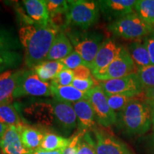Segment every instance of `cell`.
<instances>
[{
  "instance_id": "obj_1",
  "label": "cell",
  "mask_w": 154,
  "mask_h": 154,
  "mask_svg": "<svg viewBox=\"0 0 154 154\" xmlns=\"http://www.w3.org/2000/svg\"><path fill=\"white\" fill-rule=\"evenodd\" d=\"M59 29L48 25L26 24L19 31L20 43L24 49V64L32 69L46 60Z\"/></svg>"
},
{
  "instance_id": "obj_2",
  "label": "cell",
  "mask_w": 154,
  "mask_h": 154,
  "mask_svg": "<svg viewBox=\"0 0 154 154\" xmlns=\"http://www.w3.org/2000/svg\"><path fill=\"white\" fill-rule=\"evenodd\" d=\"M143 94L128 103L117 113L119 128L130 136L143 135L152 126L151 113L149 105L146 103Z\"/></svg>"
},
{
  "instance_id": "obj_3",
  "label": "cell",
  "mask_w": 154,
  "mask_h": 154,
  "mask_svg": "<svg viewBox=\"0 0 154 154\" xmlns=\"http://www.w3.org/2000/svg\"><path fill=\"white\" fill-rule=\"evenodd\" d=\"M99 15V1H69V9L65 15V27L71 26L87 29L97 22Z\"/></svg>"
},
{
  "instance_id": "obj_4",
  "label": "cell",
  "mask_w": 154,
  "mask_h": 154,
  "mask_svg": "<svg viewBox=\"0 0 154 154\" xmlns=\"http://www.w3.org/2000/svg\"><path fill=\"white\" fill-rule=\"evenodd\" d=\"M113 35L126 40L142 39L154 31V26L147 24L136 12L115 19L108 26Z\"/></svg>"
},
{
  "instance_id": "obj_5",
  "label": "cell",
  "mask_w": 154,
  "mask_h": 154,
  "mask_svg": "<svg viewBox=\"0 0 154 154\" xmlns=\"http://www.w3.org/2000/svg\"><path fill=\"white\" fill-rule=\"evenodd\" d=\"M86 95L93 108L96 122L100 126L109 128L116 124L117 113L109 106L107 96L99 84L86 92Z\"/></svg>"
},
{
  "instance_id": "obj_6",
  "label": "cell",
  "mask_w": 154,
  "mask_h": 154,
  "mask_svg": "<svg viewBox=\"0 0 154 154\" xmlns=\"http://www.w3.org/2000/svg\"><path fill=\"white\" fill-rule=\"evenodd\" d=\"M137 67L126 48H121L119 55L106 68L93 75L96 80L99 82L115 79L136 73Z\"/></svg>"
},
{
  "instance_id": "obj_7",
  "label": "cell",
  "mask_w": 154,
  "mask_h": 154,
  "mask_svg": "<svg viewBox=\"0 0 154 154\" xmlns=\"http://www.w3.org/2000/svg\"><path fill=\"white\" fill-rule=\"evenodd\" d=\"M51 83L43 82L34 70H24L13 94L14 99L23 96H52Z\"/></svg>"
},
{
  "instance_id": "obj_8",
  "label": "cell",
  "mask_w": 154,
  "mask_h": 154,
  "mask_svg": "<svg viewBox=\"0 0 154 154\" xmlns=\"http://www.w3.org/2000/svg\"><path fill=\"white\" fill-rule=\"evenodd\" d=\"M99 85L106 96L114 94L139 96L144 92L136 73L121 78L100 82Z\"/></svg>"
},
{
  "instance_id": "obj_9",
  "label": "cell",
  "mask_w": 154,
  "mask_h": 154,
  "mask_svg": "<svg viewBox=\"0 0 154 154\" xmlns=\"http://www.w3.org/2000/svg\"><path fill=\"white\" fill-rule=\"evenodd\" d=\"M74 51L81 56L84 65L89 68L103 44V36L98 33L86 34L77 36H71Z\"/></svg>"
},
{
  "instance_id": "obj_10",
  "label": "cell",
  "mask_w": 154,
  "mask_h": 154,
  "mask_svg": "<svg viewBox=\"0 0 154 154\" xmlns=\"http://www.w3.org/2000/svg\"><path fill=\"white\" fill-rule=\"evenodd\" d=\"M94 134L97 154H135L124 141L106 131L95 128Z\"/></svg>"
},
{
  "instance_id": "obj_11",
  "label": "cell",
  "mask_w": 154,
  "mask_h": 154,
  "mask_svg": "<svg viewBox=\"0 0 154 154\" xmlns=\"http://www.w3.org/2000/svg\"><path fill=\"white\" fill-rule=\"evenodd\" d=\"M53 106L55 124L65 135L69 134L77 127V119L72 103L54 99Z\"/></svg>"
},
{
  "instance_id": "obj_12",
  "label": "cell",
  "mask_w": 154,
  "mask_h": 154,
  "mask_svg": "<svg viewBox=\"0 0 154 154\" xmlns=\"http://www.w3.org/2000/svg\"><path fill=\"white\" fill-rule=\"evenodd\" d=\"M23 113L25 118L42 126L49 127L55 124L53 106L51 101H38L29 105Z\"/></svg>"
},
{
  "instance_id": "obj_13",
  "label": "cell",
  "mask_w": 154,
  "mask_h": 154,
  "mask_svg": "<svg viewBox=\"0 0 154 154\" xmlns=\"http://www.w3.org/2000/svg\"><path fill=\"white\" fill-rule=\"evenodd\" d=\"M100 11L107 19H115L134 12L136 0H103L99 1Z\"/></svg>"
},
{
  "instance_id": "obj_14",
  "label": "cell",
  "mask_w": 154,
  "mask_h": 154,
  "mask_svg": "<svg viewBox=\"0 0 154 154\" xmlns=\"http://www.w3.org/2000/svg\"><path fill=\"white\" fill-rule=\"evenodd\" d=\"M121 48V46L118 45L112 39L109 38L104 40L96 56L94 62L89 67L92 76L109 66L120 53Z\"/></svg>"
},
{
  "instance_id": "obj_15",
  "label": "cell",
  "mask_w": 154,
  "mask_h": 154,
  "mask_svg": "<svg viewBox=\"0 0 154 154\" xmlns=\"http://www.w3.org/2000/svg\"><path fill=\"white\" fill-rule=\"evenodd\" d=\"M0 150L2 154H32L33 152L24 147L19 131L16 126L7 127L0 139Z\"/></svg>"
},
{
  "instance_id": "obj_16",
  "label": "cell",
  "mask_w": 154,
  "mask_h": 154,
  "mask_svg": "<svg viewBox=\"0 0 154 154\" xmlns=\"http://www.w3.org/2000/svg\"><path fill=\"white\" fill-rule=\"evenodd\" d=\"M77 119V127L80 132H87L96 128V117L91 103L84 99L72 103Z\"/></svg>"
},
{
  "instance_id": "obj_17",
  "label": "cell",
  "mask_w": 154,
  "mask_h": 154,
  "mask_svg": "<svg viewBox=\"0 0 154 154\" xmlns=\"http://www.w3.org/2000/svg\"><path fill=\"white\" fill-rule=\"evenodd\" d=\"M24 70H8L0 74V104L11 103L13 94Z\"/></svg>"
},
{
  "instance_id": "obj_18",
  "label": "cell",
  "mask_w": 154,
  "mask_h": 154,
  "mask_svg": "<svg viewBox=\"0 0 154 154\" xmlns=\"http://www.w3.org/2000/svg\"><path fill=\"white\" fill-rule=\"evenodd\" d=\"M28 18L34 24L48 25L50 16L47 9L46 2L44 0H24L22 2Z\"/></svg>"
},
{
  "instance_id": "obj_19",
  "label": "cell",
  "mask_w": 154,
  "mask_h": 154,
  "mask_svg": "<svg viewBox=\"0 0 154 154\" xmlns=\"http://www.w3.org/2000/svg\"><path fill=\"white\" fill-rule=\"evenodd\" d=\"M17 128L25 148L32 152L39 149L45 134L44 131L26 124V123L19 125Z\"/></svg>"
},
{
  "instance_id": "obj_20",
  "label": "cell",
  "mask_w": 154,
  "mask_h": 154,
  "mask_svg": "<svg viewBox=\"0 0 154 154\" xmlns=\"http://www.w3.org/2000/svg\"><path fill=\"white\" fill-rule=\"evenodd\" d=\"M74 51L72 42L63 32H59L45 61H61Z\"/></svg>"
},
{
  "instance_id": "obj_21",
  "label": "cell",
  "mask_w": 154,
  "mask_h": 154,
  "mask_svg": "<svg viewBox=\"0 0 154 154\" xmlns=\"http://www.w3.org/2000/svg\"><path fill=\"white\" fill-rule=\"evenodd\" d=\"M51 86L52 96L55 99L72 103L79 101L81 100H87L86 93L79 91L72 85L61 86H53L51 84Z\"/></svg>"
},
{
  "instance_id": "obj_22",
  "label": "cell",
  "mask_w": 154,
  "mask_h": 154,
  "mask_svg": "<svg viewBox=\"0 0 154 154\" xmlns=\"http://www.w3.org/2000/svg\"><path fill=\"white\" fill-rule=\"evenodd\" d=\"M126 49L137 68L151 65L149 51L142 39L133 41Z\"/></svg>"
},
{
  "instance_id": "obj_23",
  "label": "cell",
  "mask_w": 154,
  "mask_h": 154,
  "mask_svg": "<svg viewBox=\"0 0 154 154\" xmlns=\"http://www.w3.org/2000/svg\"><path fill=\"white\" fill-rule=\"evenodd\" d=\"M64 66L60 61H44L33 69L34 72L43 82L53 80Z\"/></svg>"
},
{
  "instance_id": "obj_24",
  "label": "cell",
  "mask_w": 154,
  "mask_h": 154,
  "mask_svg": "<svg viewBox=\"0 0 154 154\" xmlns=\"http://www.w3.org/2000/svg\"><path fill=\"white\" fill-rule=\"evenodd\" d=\"M72 138H65L54 133L46 131L39 149L45 151L63 150L69 145Z\"/></svg>"
},
{
  "instance_id": "obj_25",
  "label": "cell",
  "mask_w": 154,
  "mask_h": 154,
  "mask_svg": "<svg viewBox=\"0 0 154 154\" xmlns=\"http://www.w3.org/2000/svg\"><path fill=\"white\" fill-rule=\"evenodd\" d=\"M0 121L7 126H17L24 123L20 118L15 105L11 103L0 104Z\"/></svg>"
},
{
  "instance_id": "obj_26",
  "label": "cell",
  "mask_w": 154,
  "mask_h": 154,
  "mask_svg": "<svg viewBox=\"0 0 154 154\" xmlns=\"http://www.w3.org/2000/svg\"><path fill=\"white\" fill-rule=\"evenodd\" d=\"M22 61V55L13 50L0 49V71L11 70L16 68Z\"/></svg>"
},
{
  "instance_id": "obj_27",
  "label": "cell",
  "mask_w": 154,
  "mask_h": 154,
  "mask_svg": "<svg viewBox=\"0 0 154 154\" xmlns=\"http://www.w3.org/2000/svg\"><path fill=\"white\" fill-rule=\"evenodd\" d=\"M134 11L144 22L154 26V0H137Z\"/></svg>"
},
{
  "instance_id": "obj_28",
  "label": "cell",
  "mask_w": 154,
  "mask_h": 154,
  "mask_svg": "<svg viewBox=\"0 0 154 154\" xmlns=\"http://www.w3.org/2000/svg\"><path fill=\"white\" fill-rule=\"evenodd\" d=\"M76 150V154H97L95 139L92 138L89 131L81 132Z\"/></svg>"
},
{
  "instance_id": "obj_29",
  "label": "cell",
  "mask_w": 154,
  "mask_h": 154,
  "mask_svg": "<svg viewBox=\"0 0 154 154\" xmlns=\"http://www.w3.org/2000/svg\"><path fill=\"white\" fill-rule=\"evenodd\" d=\"M139 96L114 94V95H109L106 96L109 106L111 107V109L113 111H114L116 113V111H119H119L122 110L128 103H130L131 101L135 99H136Z\"/></svg>"
},
{
  "instance_id": "obj_30",
  "label": "cell",
  "mask_w": 154,
  "mask_h": 154,
  "mask_svg": "<svg viewBox=\"0 0 154 154\" xmlns=\"http://www.w3.org/2000/svg\"><path fill=\"white\" fill-rule=\"evenodd\" d=\"M136 74L144 88L154 87V65L137 68Z\"/></svg>"
},
{
  "instance_id": "obj_31",
  "label": "cell",
  "mask_w": 154,
  "mask_h": 154,
  "mask_svg": "<svg viewBox=\"0 0 154 154\" xmlns=\"http://www.w3.org/2000/svg\"><path fill=\"white\" fill-rule=\"evenodd\" d=\"M20 47L18 39L9 31L0 28V49L14 50Z\"/></svg>"
},
{
  "instance_id": "obj_32",
  "label": "cell",
  "mask_w": 154,
  "mask_h": 154,
  "mask_svg": "<svg viewBox=\"0 0 154 154\" xmlns=\"http://www.w3.org/2000/svg\"><path fill=\"white\" fill-rule=\"evenodd\" d=\"M46 5L50 18L60 14H65L69 9V1L47 0Z\"/></svg>"
},
{
  "instance_id": "obj_33",
  "label": "cell",
  "mask_w": 154,
  "mask_h": 154,
  "mask_svg": "<svg viewBox=\"0 0 154 154\" xmlns=\"http://www.w3.org/2000/svg\"><path fill=\"white\" fill-rule=\"evenodd\" d=\"M74 79L73 71L69 69H64L59 72L57 76L51 80V84L53 86H66L72 85Z\"/></svg>"
},
{
  "instance_id": "obj_34",
  "label": "cell",
  "mask_w": 154,
  "mask_h": 154,
  "mask_svg": "<svg viewBox=\"0 0 154 154\" xmlns=\"http://www.w3.org/2000/svg\"><path fill=\"white\" fill-rule=\"evenodd\" d=\"M60 61L62 63L65 69H69L71 70H74V69L77 68L81 65H84V62L82 58L74 50L66 57L61 59Z\"/></svg>"
},
{
  "instance_id": "obj_35",
  "label": "cell",
  "mask_w": 154,
  "mask_h": 154,
  "mask_svg": "<svg viewBox=\"0 0 154 154\" xmlns=\"http://www.w3.org/2000/svg\"><path fill=\"white\" fill-rule=\"evenodd\" d=\"M72 85L79 91L86 93L90 89L96 86V81L94 77L86 79H74Z\"/></svg>"
},
{
  "instance_id": "obj_36",
  "label": "cell",
  "mask_w": 154,
  "mask_h": 154,
  "mask_svg": "<svg viewBox=\"0 0 154 154\" xmlns=\"http://www.w3.org/2000/svg\"><path fill=\"white\" fill-rule=\"evenodd\" d=\"M72 71L74 73V79H86L93 77L91 69L84 65H81Z\"/></svg>"
},
{
  "instance_id": "obj_37",
  "label": "cell",
  "mask_w": 154,
  "mask_h": 154,
  "mask_svg": "<svg viewBox=\"0 0 154 154\" xmlns=\"http://www.w3.org/2000/svg\"><path fill=\"white\" fill-rule=\"evenodd\" d=\"M148 51H149L151 64L154 65V31L143 38Z\"/></svg>"
},
{
  "instance_id": "obj_38",
  "label": "cell",
  "mask_w": 154,
  "mask_h": 154,
  "mask_svg": "<svg viewBox=\"0 0 154 154\" xmlns=\"http://www.w3.org/2000/svg\"><path fill=\"white\" fill-rule=\"evenodd\" d=\"M81 136V132L72 138V140L65 149H63L62 154H76V147L79 139Z\"/></svg>"
},
{
  "instance_id": "obj_39",
  "label": "cell",
  "mask_w": 154,
  "mask_h": 154,
  "mask_svg": "<svg viewBox=\"0 0 154 154\" xmlns=\"http://www.w3.org/2000/svg\"><path fill=\"white\" fill-rule=\"evenodd\" d=\"M144 146L148 154H154V132L144 138Z\"/></svg>"
},
{
  "instance_id": "obj_40",
  "label": "cell",
  "mask_w": 154,
  "mask_h": 154,
  "mask_svg": "<svg viewBox=\"0 0 154 154\" xmlns=\"http://www.w3.org/2000/svg\"><path fill=\"white\" fill-rule=\"evenodd\" d=\"M143 96L146 102L154 103V87L146 88L144 90Z\"/></svg>"
},
{
  "instance_id": "obj_41",
  "label": "cell",
  "mask_w": 154,
  "mask_h": 154,
  "mask_svg": "<svg viewBox=\"0 0 154 154\" xmlns=\"http://www.w3.org/2000/svg\"><path fill=\"white\" fill-rule=\"evenodd\" d=\"M63 150H56V151H45L38 149L34 151L32 154H62Z\"/></svg>"
},
{
  "instance_id": "obj_42",
  "label": "cell",
  "mask_w": 154,
  "mask_h": 154,
  "mask_svg": "<svg viewBox=\"0 0 154 154\" xmlns=\"http://www.w3.org/2000/svg\"><path fill=\"white\" fill-rule=\"evenodd\" d=\"M146 103L149 105L150 109H151L152 127H153V129L154 131V103H148V102H146Z\"/></svg>"
},
{
  "instance_id": "obj_43",
  "label": "cell",
  "mask_w": 154,
  "mask_h": 154,
  "mask_svg": "<svg viewBox=\"0 0 154 154\" xmlns=\"http://www.w3.org/2000/svg\"><path fill=\"white\" fill-rule=\"evenodd\" d=\"M7 127L8 126H7V125L2 124V123L0 121V139H1V138L2 137L4 134H5V131L7 130Z\"/></svg>"
},
{
  "instance_id": "obj_44",
  "label": "cell",
  "mask_w": 154,
  "mask_h": 154,
  "mask_svg": "<svg viewBox=\"0 0 154 154\" xmlns=\"http://www.w3.org/2000/svg\"><path fill=\"white\" fill-rule=\"evenodd\" d=\"M0 154H2V151H1V150H0Z\"/></svg>"
},
{
  "instance_id": "obj_45",
  "label": "cell",
  "mask_w": 154,
  "mask_h": 154,
  "mask_svg": "<svg viewBox=\"0 0 154 154\" xmlns=\"http://www.w3.org/2000/svg\"><path fill=\"white\" fill-rule=\"evenodd\" d=\"M1 73H2V71H0V74H1Z\"/></svg>"
}]
</instances>
